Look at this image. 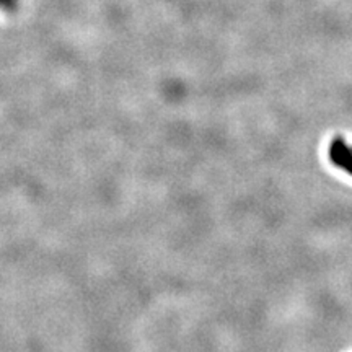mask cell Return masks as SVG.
<instances>
[{
	"label": "cell",
	"instance_id": "obj_1",
	"mask_svg": "<svg viewBox=\"0 0 352 352\" xmlns=\"http://www.w3.org/2000/svg\"><path fill=\"white\" fill-rule=\"evenodd\" d=\"M329 155H331L333 164L340 166L347 173L352 175V148L342 139H336L331 145V151H329Z\"/></svg>",
	"mask_w": 352,
	"mask_h": 352
}]
</instances>
